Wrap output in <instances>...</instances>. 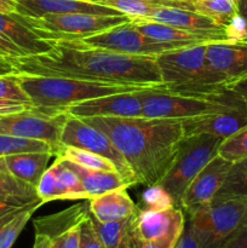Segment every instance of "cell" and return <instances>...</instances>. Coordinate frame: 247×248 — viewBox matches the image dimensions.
Segmentation results:
<instances>
[{
    "label": "cell",
    "mask_w": 247,
    "mask_h": 248,
    "mask_svg": "<svg viewBox=\"0 0 247 248\" xmlns=\"http://www.w3.org/2000/svg\"><path fill=\"white\" fill-rule=\"evenodd\" d=\"M240 16L244 19L247 26V0H241L240 1Z\"/></svg>",
    "instance_id": "cell-48"
},
{
    "label": "cell",
    "mask_w": 247,
    "mask_h": 248,
    "mask_svg": "<svg viewBox=\"0 0 247 248\" xmlns=\"http://www.w3.org/2000/svg\"><path fill=\"white\" fill-rule=\"evenodd\" d=\"M89 202H80L58 213L40 217L34 220V229L36 235L51 237L52 235L82 222L89 215Z\"/></svg>",
    "instance_id": "cell-26"
},
{
    "label": "cell",
    "mask_w": 247,
    "mask_h": 248,
    "mask_svg": "<svg viewBox=\"0 0 247 248\" xmlns=\"http://www.w3.org/2000/svg\"><path fill=\"white\" fill-rule=\"evenodd\" d=\"M218 155L232 162L247 157V125L223 140Z\"/></svg>",
    "instance_id": "cell-34"
},
{
    "label": "cell",
    "mask_w": 247,
    "mask_h": 248,
    "mask_svg": "<svg viewBox=\"0 0 247 248\" xmlns=\"http://www.w3.org/2000/svg\"><path fill=\"white\" fill-rule=\"evenodd\" d=\"M241 0H194V11L229 27L240 16Z\"/></svg>",
    "instance_id": "cell-29"
},
{
    "label": "cell",
    "mask_w": 247,
    "mask_h": 248,
    "mask_svg": "<svg viewBox=\"0 0 247 248\" xmlns=\"http://www.w3.org/2000/svg\"><path fill=\"white\" fill-rule=\"evenodd\" d=\"M31 108H33L31 104L0 98V116L7 115V114L19 113V111L28 110V109H31Z\"/></svg>",
    "instance_id": "cell-43"
},
{
    "label": "cell",
    "mask_w": 247,
    "mask_h": 248,
    "mask_svg": "<svg viewBox=\"0 0 247 248\" xmlns=\"http://www.w3.org/2000/svg\"><path fill=\"white\" fill-rule=\"evenodd\" d=\"M80 225H72L48 239V248H79L80 246Z\"/></svg>",
    "instance_id": "cell-36"
},
{
    "label": "cell",
    "mask_w": 247,
    "mask_h": 248,
    "mask_svg": "<svg viewBox=\"0 0 247 248\" xmlns=\"http://www.w3.org/2000/svg\"><path fill=\"white\" fill-rule=\"evenodd\" d=\"M139 94L142 115L150 119L184 120L244 103L228 86L203 93L170 91L166 86H157L142 90Z\"/></svg>",
    "instance_id": "cell-4"
},
{
    "label": "cell",
    "mask_w": 247,
    "mask_h": 248,
    "mask_svg": "<svg viewBox=\"0 0 247 248\" xmlns=\"http://www.w3.org/2000/svg\"><path fill=\"white\" fill-rule=\"evenodd\" d=\"M52 156H55L53 152H28L9 155L4 160L7 169L16 178L36 189Z\"/></svg>",
    "instance_id": "cell-22"
},
{
    "label": "cell",
    "mask_w": 247,
    "mask_h": 248,
    "mask_svg": "<svg viewBox=\"0 0 247 248\" xmlns=\"http://www.w3.org/2000/svg\"><path fill=\"white\" fill-rule=\"evenodd\" d=\"M23 56L27 55L21 48H18L16 45H14V44L10 43L9 40H6V39L0 35V62L9 63V64L12 65V63L17 58L23 57Z\"/></svg>",
    "instance_id": "cell-41"
},
{
    "label": "cell",
    "mask_w": 247,
    "mask_h": 248,
    "mask_svg": "<svg viewBox=\"0 0 247 248\" xmlns=\"http://www.w3.org/2000/svg\"><path fill=\"white\" fill-rule=\"evenodd\" d=\"M90 215L101 223L115 222L136 215L138 207L126 189L109 191L89 200Z\"/></svg>",
    "instance_id": "cell-21"
},
{
    "label": "cell",
    "mask_w": 247,
    "mask_h": 248,
    "mask_svg": "<svg viewBox=\"0 0 247 248\" xmlns=\"http://www.w3.org/2000/svg\"><path fill=\"white\" fill-rule=\"evenodd\" d=\"M21 17L46 40L82 39L131 21L126 15L108 16L93 14H63L45 15L39 18Z\"/></svg>",
    "instance_id": "cell-8"
},
{
    "label": "cell",
    "mask_w": 247,
    "mask_h": 248,
    "mask_svg": "<svg viewBox=\"0 0 247 248\" xmlns=\"http://www.w3.org/2000/svg\"><path fill=\"white\" fill-rule=\"evenodd\" d=\"M0 98L31 104L29 97L15 78V74L0 75Z\"/></svg>",
    "instance_id": "cell-35"
},
{
    "label": "cell",
    "mask_w": 247,
    "mask_h": 248,
    "mask_svg": "<svg viewBox=\"0 0 247 248\" xmlns=\"http://www.w3.org/2000/svg\"><path fill=\"white\" fill-rule=\"evenodd\" d=\"M224 138L213 135H195L182 140L171 167L159 182L177 208H181V200L186 186L196 174L218 154Z\"/></svg>",
    "instance_id": "cell-6"
},
{
    "label": "cell",
    "mask_w": 247,
    "mask_h": 248,
    "mask_svg": "<svg viewBox=\"0 0 247 248\" xmlns=\"http://www.w3.org/2000/svg\"><path fill=\"white\" fill-rule=\"evenodd\" d=\"M0 35L21 48L27 56L40 55L51 50L50 40L39 35L16 12L0 11Z\"/></svg>",
    "instance_id": "cell-20"
},
{
    "label": "cell",
    "mask_w": 247,
    "mask_h": 248,
    "mask_svg": "<svg viewBox=\"0 0 247 248\" xmlns=\"http://www.w3.org/2000/svg\"><path fill=\"white\" fill-rule=\"evenodd\" d=\"M182 121L184 137L195 135H213L227 138L247 125V107L242 103Z\"/></svg>",
    "instance_id": "cell-17"
},
{
    "label": "cell",
    "mask_w": 247,
    "mask_h": 248,
    "mask_svg": "<svg viewBox=\"0 0 247 248\" xmlns=\"http://www.w3.org/2000/svg\"><path fill=\"white\" fill-rule=\"evenodd\" d=\"M15 78L29 97L33 108L45 113H63L67 107L80 102L108 94L148 89V86L138 85L107 84L72 78L45 77L23 73H15Z\"/></svg>",
    "instance_id": "cell-3"
},
{
    "label": "cell",
    "mask_w": 247,
    "mask_h": 248,
    "mask_svg": "<svg viewBox=\"0 0 247 248\" xmlns=\"http://www.w3.org/2000/svg\"><path fill=\"white\" fill-rule=\"evenodd\" d=\"M140 91L97 97V98L89 99V101L72 104V106L67 107L64 111H67L70 116L80 119L96 118V116L140 118L143 116L142 99H140L139 94Z\"/></svg>",
    "instance_id": "cell-12"
},
{
    "label": "cell",
    "mask_w": 247,
    "mask_h": 248,
    "mask_svg": "<svg viewBox=\"0 0 247 248\" xmlns=\"http://www.w3.org/2000/svg\"><path fill=\"white\" fill-rule=\"evenodd\" d=\"M232 162L216 155L186 186L181 200V210L185 215L212 202L222 186Z\"/></svg>",
    "instance_id": "cell-13"
},
{
    "label": "cell",
    "mask_w": 247,
    "mask_h": 248,
    "mask_svg": "<svg viewBox=\"0 0 247 248\" xmlns=\"http://www.w3.org/2000/svg\"><path fill=\"white\" fill-rule=\"evenodd\" d=\"M86 45L94 47L104 48V50L113 51V52L124 53L130 56H149L156 57L160 53L166 51L181 48L172 44L161 43L154 40L144 34L140 33L135 26L130 22L120 24L118 27L86 36L82 39H77Z\"/></svg>",
    "instance_id": "cell-11"
},
{
    "label": "cell",
    "mask_w": 247,
    "mask_h": 248,
    "mask_svg": "<svg viewBox=\"0 0 247 248\" xmlns=\"http://www.w3.org/2000/svg\"><path fill=\"white\" fill-rule=\"evenodd\" d=\"M206 45L174 48L155 57L162 82L176 92H213L227 86L206 57Z\"/></svg>",
    "instance_id": "cell-5"
},
{
    "label": "cell",
    "mask_w": 247,
    "mask_h": 248,
    "mask_svg": "<svg viewBox=\"0 0 247 248\" xmlns=\"http://www.w3.org/2000/svg\"><path fill=\"white\" fill-rule=\"evenodd\" d=\"M0 195L21 196V198H38L36 189L26 182L19 181L7 169L4 157H0Z\"/></svg>",
    "instance_id": "cell-33"
},
{
    "label": "cell",
    "mask_w": 247,
    "mask_h": 248,
    "mask_svg": "<svg viewBox=\"0 0 247 248\" xmlns=\"http://www.w3.org/2000/svg\"><path fill=\"white\" fill-rule=\"evenodd\" d=\"M174 248H200V245H199L198 239L195 236V232H194L193 228L190 227L188 220L185 222L183 234H182L181 239L177 242Z\"/></svg>",
    "instance_id": "cell-44"
},
{
    "label": "cell",
    "mask_w": 247,
    "mask_h": 248,
    "mask_svg": "<svg viewBox=\"0 0 247 248\" xmlns=\"http://www.w3.org/2000/svg\"><path fill=\"white\" fill-rule=\"evenodd\" d=\"M185 222V213L181 208H138L133 220V232L142 241H155L174 235L182 236Z\"/></svg>",
    "instance_id": "cell-16"
},
{
    "label": "cell",
    "mask_w": 247,
    "mask_h": 248,
    "mask_svg": "<svg viewBox=\"0 0 247 248\" xmlns=\"http://www.w3.org/2000/svg\"><path fill=\"white\" fill-rule=\"evenodd\" d=\"M36 195L44 202L56 200H87L80 177L65 160L56 157L36 186Z\"/></svg>",
    "instance_id": "cell-15"
},
{
    "label": "cell",
    "mask_w": 247,
    "mask_h": 248,
    "mask_svg": "<svg viewBox=\"0 0 247 248\" xmlns=\"http://www.w3.org/2000/svg\"><path fill=\"white\" fill-rule=\"evenodd\" d=\"M33 248H48V239L44 235H36Z\"/></svg>",
    "instance_id": "cell-47"
},
{
    "label": "cell",
    "mask_w": 247,
    "mask_h": 248,
    "mask_svg": "<svg viewBox=\"0 0 247 248\" xmlns=\"http://www.w3.org/2000/svg\"><path fill=\"white\" fill-rule=\"evenodd\" d=\"M131 23L145 36L161 43L172 44L177 47H185V46H194L199 44H207L212 41L196 34L189 33L183 29L169 26V24L160 23L148 18H131Z\"/></svg>",
    "instance_id": "cell-23"
},
{
    "label": "cell",
    "mask_w": 247,
    "mask_h": 248,
    "mask_svg": "<svg viewBox=\"0 0 247 248\" xmlns=\"http://www.w3.org/2000/svg\"><path fill=\"white\" fill-rule=\"evenodd\" d=\"M93 1H96V0H93Z\"/></svg>",
    "instance_id": "cell-52"
},
{
    "label": "cell",
    "mask_w": 247,
    "mask_h": 248,
    "mask_svg": "<svg viewBox=\"0 0 247 248\" xmlns=\"http://www.w3.org/2000/svg\"><path fill=\"white\" fill-rule=\"evenodd\" d=\"M27 206H28V205H27ZM23 208H24V207H23ZM23 208H21V210H23ZM21 210H17V211H14V212L9 213V215H6V216H4V217H1V218H0V228H1V227H2V225H4V224H5V223H7V222H9V220H10V219H11V218H12V217H14V216H15V215H17V213H18V212H19V211H21Z\"/></svg>",
    "instance_id": "cell-49"
},
{
    "label": "cell",
    "mask_w": 247,
    "mask_h": 248,
    "mask_svg": "<svg viewBox=\"0 0 247 248\" xmlns=\"http://www.w3.org/2000/svg\"><path fill=\"white\" fill-rule=\"evenodd\" d=\"M51 50L19 57L16 73L72 78L107 84L164 86L155 57L130 56L86 45L80 40H50Z\"/></svg>",
    "instance_id": "cell-1"
},
{
    "label": "cell",
    "mask_w": 247,
    "mask_h": 248,
    "mask_svg": "<svg viewBox=\"0 0 247 248\" xmlns=\"http://www.w3.org/2000/svg\"><path fill=\"white\" fill-rule=\"evenodd\" d=\"M143 200L145 202L144 208H153V210H164V208H171L176 207L172 201V199L170 198L169 194L159 186V184H155V186H149V189L147 190V193L143 196Z\"/></svg>",
    "instance_id": "cell-37"
},
{
    "label": "cell",
    "mask_w": 247,
    "mask_h": 248,
    "mask_svg": "<svg viewBox=\"0 0 247 248\" xmlns=\"http://www.w3.org/2000/svg\"><path fill=\"white\" fill-rule=\"evenodd\" d=\"M206 57L228 86L247 75V39L207 43Z\"/></svg>",
    "instance_id": "cell-19"
},
{
    "label": "cell",
    "mask_w": 247,
    "mask_h": 248,
    "mask_svg": "<svg viewBox=\"0 0 247 248\" xmlns=\"http://www.w3.org/2000/svg\"><path fill=\"white\" fill-rule=\"evenodd\" d=\"M186 216L200 248H220L247 217V200L212 201Z\"/></svg>",
    "instance_id": "cell-7"
},
{
    "label": "cell",
    "mask_w": 247,
    "mask_h": 248,
    "mask_svg": "<svg viewBox=\"0 0 247 248\" xmlns=\"http://www.w3.org/2000/svg\"><path fill=\"white\" fill-rule=\"evenodd\" d=\"M56 157H61L63 160L73 162L80 167L92 171H108L118 172L115 165L107 157L101 156L94 153L80 149L75 147H61L56 152Z\"/></svg>",
    "instance_id": "cell-30"
},
{
    "label": "cell",
    "mask_w": 247,
    "mask_h": 248,
    "mask_svg": "<svg viewBox=\"0 0 247 248\" xmlns=\"http://www.w3.org/2000/svg\"><path fill=\"white\" fill-rule=\"evenodd\" d=\"M91 218L97 234L107 248H131L135 215L125 219L107 223L98 222L92 216Z\"/></svg>",
    "instance_id": "cell-27"
},
{
    "label": "cell",
    "mask_w": 247,
    "mask_h": 248,
    "mask_svg": "<svg viewBox=\"0 0 247 248\" xmlns=\"http://www.w3.org/2000/svg\"><path fill=\"white\" fill-rule=\"evenodd\" d=\"M0 11L5 14L16 12V1L15 0H0Z\"/></svg>",
    "instance_id": "cell-46"
},
{
    "label": "cell",
    "mask_w": 247,
    "mask_h": 248,
    "mask_svg": "<svg viewBox=\"0 0 247 248\" xmlns=\"http://www.w3.org/2000/svg\"><path fill=\"white\" fill-rule=\"evenodd\" d=\"M16 70L14 69V67H4V65H0V75H7V74H15Z\"/></svg>",
    "instance_id": "cell-50"
},
{
    "label": "cell",
    "mask_w": 247,
    "mask_h": 248,
    "mask_svg": "<svg viewBox=\"0 0 247 248\" xmlns=\"http://www.w3.org/2000/svg\"><path fill=\"white\" fill-rule=\"evenodd\" d=\"M28 152H53L56 154L55 148L44 140H27L0 133V157Z\"/></svg>",
    "instance_id": "cell-32"
},
{
    "label": "cell",
    "mask_w": 247,
    "mask_h": 248,
    "mask_svg": "<svg viewBox=\"0 0 247 248\" xmlns=\"http://www.w3.org/2000/svg\"><path fill=\"white\" fill-rule=\"evenodd\" d=\"M230 90L235 92L236 94H239L240 98L244 101V103L246 104L247 107V75L240 78L239 80H235L232 84L228 85Z\"/></svg>",
    "instance_id": "cell-45"
},
{
    "label": "cell",
    "mask_w": 247,
    "mask_h": 248,
    "mask_svg": "<svg viewBox=\"0 0 247 248\" xmlns=\"http://www.w3.org/2000/svg\"><path fill=\"white\" fill-rule=\"evenodd\" d=\"M79 248H107L93 227L91 216L87 215L80 225V246Z\"/></svg>",
    "instance_id": "cell-38"
},
{
    "label": "cell",
    "mask_w": 247,
    "mask_h": 248,
    "mask_svg": "<svg viewBox=\"0 0 247 248\" xmlns=\"http://www.w3.org/2000/svg\"><path fill=\"white\" fill-rule=\"evenodd\" d=\"M67 162L80 177L87 200H91L96 196L109 193V191L128 188V184L126 183L125 179L119 172L92 171V170H86L84 167L77 166L73 162Z\"/></svg>",
    "instance_id": "cell-24"
},
{
    "label": "cell",
    "mask_w": 247,
    "mask_h": 248,
    "mask_svg": "<svg viewBox=\"0 0 247 248\" xmlns=\"http://www.w3.org/2000/svg\"><path fill=\"white\" fill-rule=\"evenodd\" d=\"M16 14L31 18L45 15L93 14L120 16V11L93 0H15Z\"/></svg>",
    "instance_id": "cell-18"
},
{
    "label": "cell",
    "mask_w": 247,
    "mask_h": 248,
    "mask_svg": "<svg viewBox=\"0 0 247 248\" xmlns=\"http://www.w3.org/2000/svg\"><path fill=\"white\" fill-rule=\"evenodd\" d=\"M99 4L116 9L130 18H149L162 7L194 10V0H96Z\"/></svg>",
    "instance_id": "cell-25"
},
{
    "label": "cell",
    "mask_w": 247,
    "mask_h": 248,
    "mask_svg": "<svg viewBox=\"0 0 247 248\" xmlns=\"http://www.w3.org/2000/svg\"><path fill=\"white\" fill-rule=\"evenodd\" d=\"M39 198H21V196H7V195H0V218L4 216L9 215V213L14 212V211L21 210V208L26 207L33 201L38 200Z\"/></svg>",
    "instance_id": "cell-39"
},
{
    "label": "cell",
    "mask_w": 247,
    "mask_h": 248,
    "mask_svg": "<svg viewBox=\"0 0 247 248\" xmlns=\"http://www.w3.org/2000/svg\"><path fill=\"white\" fill-rule=\"evenodd\" d=\"M232 199L247 200V157L232 162L222 186L212 201Z\"/></svg>",
    "instance_id": "cell-28"
},
{
    "label": "cell",
    "mask_w": 247,
    "mask_h": 248,
    "mask_svg": "<svg viewBox=\"0 0 247 248\" xmlns=\"http://www.w3.org/2000/svg\"><path fill=\"white\" fill-rule=\"evenodd\" d=\"M148 19L169 24L183 29L189 33L196 34L210 41L234 40L230 27L222 26L210 17L189 9L179 7H162L156 10Z\"/></svg>",
    "instance_id": "cell-14"
},
{
    "label": "cell",
    "mask_w": 247,
    "mask_h": 248,
    "mask_svg": "<svg viewBox=\"0 0 247 248\" xmlns=\"http://www.w3.org/2000/svg\"><path fill=\"white\" fill-rule=\"evenodd\" d=\"M220 248H247V217Z\"/></svg>",
    "instance_id": "cell-42"
},
{
    "label": "cell",
    "mask_w": 247,
    "mask_h": 248,
    "mask_svg": "<svg viewBox=\"0 0 247 248\" xmlns=\"http://www.w3.org/2000/svg\"><path fill=\"white\" fill-rule=\"evenodd\" d=\"M61 147L80 148L107 157L115 165L128 186L137 184L135 173L110 138L98 128L85 123L82 119L69 115L61 135Z\"/></svg>",
    "instance_id": "cell-9"
},
{
    "label": "cell",
    "mask_w": 247,
    "mask_h": 248,
    "mask_svg": "<svg viewBox=\"0 0 247 248\" xmlns=\"http://www.w3.org/2000/svg\"><path fill=\"white\" fill-rule=\"evenodd\" d=\"M179 239H181V236L174 235V236L164 237V239L155 240V241H142L133 232L131 248H174Z\"/></svg>",
    "instance_id": "cell-40"
},
{
    "label": "cell",
    "mask_w": 247,
    "mask_h": 248,
    "mask_svg": "<svg viewBox=\"0 0 247 248\" xmlns=\"http://www.w3.org/2000/svg\"><path fill=\"white\" fill-rule=\"evenodd\" d=\"M0 65H4V67H12V65L9 64V63H1V62H0ZM14 69H15V68H14Z\"/></svg>",
    "instance_id": "cell-51"
},
{
    "label": "cell",
    "mask_w": 247,
    "mask_h": 248,
    "mask_svg": "<svg viewBox=\"0 0 247 248\" xmlns=\"http://www.w3.org/2000/svg\"><path fill=\"white\" fill-rule=\"evenodd\" d=\"M69 114L45 113L35 108L0 116V133L14 137L47 142L57 152L61 148V135ZM56 155V154H55Z\"/></svg>",
    "instance_id": "cell-10"
},
{
    "label": "cell",
    "mask_w": 247,
    "mask_h": 248,
    "mask_svg": "<svg viewBox=\"0 0 247 248\" xmlns=\"http://www.w3.org/2000/svg\"><path fill=\"white\" fill-rule=\"evenodd\" d=\"M44 203L45 202L40 199L33 201L0 228V248H11L14 246L17 237L26 228L27 223L31 220L35 211L40 208Z\"/></svg>",
    "instance_id": "cell-31"
},
{
    "label": "cell",
    "mask_w": 247,
    "mask_h": 248,
    "mask_svg": "<svg viewBox=\"0 0 247 248\" xmlns=\"http://www.w3.org/2000/svg\"><path fill=\"white\" fill-rule=\"evenodd\" d=\"M106 133L135 173L137 184L159 183L171 167L182 140L181 120L140 118H84Z\"/></svg>",
    "instance_id": "cell-2"
}]
</instances>
